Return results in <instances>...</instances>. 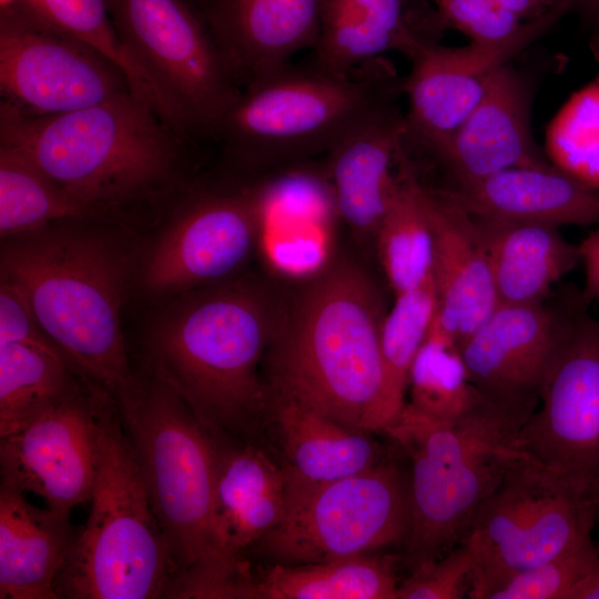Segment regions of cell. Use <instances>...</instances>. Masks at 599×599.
Segmentation results:
<instances>
[{
    "mask_svg": "<svg viewBox=\"0 0 599 599\" xmlns=\"http://www.w3.org/2000/svg\"><path fill=\"white\" fill-rule=\"evenodd\" d=\"M282 318L248 278L180 293L146 331V373L175 390L209 430L246 438L268 413L260 367Z\"/></svg>",
    "mask_w": 599,
    "mask_h": 599,
    "instance_id": "obj_1",
    "label": "cell"
},
{
    "mask_svg": "<svg viewBox=\"0 0 599 599\" xmlns=\"http://www.w3.org/2000/svg\"><path fill=\"white\" fill-rule=\"evenodd\" d=\"M383 298L348 261L302 293L266 355L268 397L286 399L373 433L389 425L384 403Z\"/></svg>",
    "mask_w": 599,
    "mask_h": 599,
    "instance_id": "obj_2",
    "label": "cell"
},
{
    "mask_svg": "<svg viewBox=\"0 0 599 599\" xmlns=\"http://www.w3.org/2000/svg\"><path fill=\"white\" fill-rule=\"evenodd\" d=\"M83 220L2 238L1 277L24 293L77 373L114 400L135 378L121 326L131 262L116 242Z\"/></svg>",
    "mask_w": 599,
    "mask_h": 599,
    "instance_id": "obj_3",
    "label": "cell"
},
{
    "mask_svg": "<svg viewBox=\"0 0 599 599\" xmlns=\"http://www.w3.org/2000/svg\"><path fill=\"white\" fill-rule=\"evenodd\" d=\"M184 140L132 90L55 115L0 106V143L30 158L92 219L172 187Z\"/></svg>",
    "mask_w": 599,
    "mask_h": 599,
    "instance_id": "obj_4",
    "label": "cell"
},
{
    "mask_svg": "<svg viewBox=\"0 0 599 599\" xmlns=\"http://www.w3.org/2000/svg\"><path fill=\"white\" fill-rule=\"evenodd\" d=\"M530 415L481 395L450 419L406 403L385 428L410 465V531L404 546L410 570L465 540L476 511L518 456L515 440Z\"/></svg>",
    "mask_w": 599,
    "mask_h": 599,
    "instance_id": "obj_5",
    "label": "cell"
},
{
    "mask_svg": "<svg viewBox=\"0 0 599 599\" xmlns=\"http://www.w3.org/2000/svg\"><path fill=\"white\" fill-rule=\"evenodd\" d=\"M403 93V78L383 57L346 74L287 64L253 79L215 140L243 169H263L325 153L359 121Z\"/></svg>",
    "mask_w": 599,
    "mask_h": 599,
    "instance_id": "obj_6",
    "label": "cell"
},
{
    "mask_svg": "<svg viewBox=\"0 0 599 599\" xmlns=\"http://www.w3.org/2000/svg\"><path fill=\"white\" fill-rule=\"evenodd\" d=\"M114 404L164 536L173 581L234 562L216 536L210 430L175 390L149 373L135 374Z\"/></svg>",
    "mask_w": 599,
    "mask_h": 599,
    "instance_id": "obj_7",
    "label": "cell"
},
{
    "mask_svg": "<svg viewBox=\"0 0 599 599\" xmlns=\"http://www.w3.org/2000/svg\"><path fill=\"white\" fill-rule=\"evenodd\" d=\"M90 501L59 573L58 598H166L174 576L167 547L113 399L103 413Z\"/></svg>",
    "mask_w": 599,
    "mask_h": 599,
    "instance_id": "obj_8",
    "label": "cell"
},
{
    "mask_svg": "<svg viewBox=\"0 0 599 599\" xmlns=\"http://www.w3.org/2000/svg\"><path fill=\"white\" fill-rule=\"evenodd\" d=\"M123 47L148 77L166 120L185 139H214L242 83L186 0H106Z\"/></svg>",
    "mask_w": 599,
    "mask_h": 599,
    "instance_id": "obj_9",
    "label": "cell"
},
{
    "mask_svg": "<svg viewBox=\"0 0 599 599\" xmlns=\"http://www.w3.org/2000/svg\"><path fill=\"white\" fill-rule=\"evenodd\" d=\"M597 505L522 453L476 511L468 597L489 599L506 581L591 539Z\"/></svg>",
    "mask_w": 599,
    "mask_h": 599,
    "instance_id": "obj_10",
    "label": "cell"
},
{
    "mask_svg": "<svg viewBox=\"0 0 599 599\" xmlns=\"http://www.w3.org/2000/svg\"><path fill=\"white\" fill-rule=\"evenodd\" d=\"M409 531L408 473L387 457L331 483H286L284 519L251 549L275 564L319 562L405 546Z\"/></svg>",
    "mask_w": 599,
    "mask_h": 599,
    "instance_id": "obj_11",
    "label": "cell"
},
{
    "mask_svg": "<svg viewBox=\"0 0 599 599\" xmlns=\"http://www.w3.org/2000/svg\"><path fill=\"white\" fill-rule=\"evenodd\" d=\"M0 89L2 101L33 115L69 113L133 91L114 62L24 6L0 11Z\"/></svg>",
    "mask_w": 599,
    "mask_h": 599,
    "instance_id": "obj_12",
    "label": "cell"
},
{
    "mask_svg": "<svg viewBox=\"0 0 599 599\" xmlns=\"http://www.w3.org/2000/svg\"><path fill=\"white\" fill-rule=\"evenodd\" d=\"M587 304L582 292L550 304H498L459 345L473 386L494 403L532 414Z\"/></svg>",
    "mask_w": 599,
    "mask_h": 599,
    "instance_id": "obj_13",
    "label": "cell"
},
{
    "mask_svg": "<svg viewBox=\"0 0 599 599\" xmlns=\"http://www.w3.org/2000/svg\"><path fill=\"white\" fill-rule=\"evenodd\" d=\"M262 203L261 186L186 197L146 255L140 278L144 291L177 295L227 280L257 244Z\"/></svg>",
    "mask_w": 599,
    "mask_h": 599,
    "instance_id": "obj_14",
    "label": "cell"
},
{
    "mask_svg": "<svg viewBox=\"0 0 599 599\" xmlns=\"http://www.w3.org/2000/svg\"><path fill=\"white\" fill-rule=\"evenodd\" d=\"M111 399L82 382L26 426L0 438L1 480L70 516L75 506L91 499L102 418Z\"/></svg>",
    "mask_w": 599,
    "mask_h": 599,
    "instance_id": "obj_15",
    "label": "cell"
},
{
    "mask_svg": "<svg viewBox=\"0 0 599 599\" xmlns=\"http://www.w3.org/2000/svg\"><path fill=\"white\" fill-rule=\"evenodd\" d=\"M539 404L518 432L516 450L567 479L598 507L599 321L587 309Z\"/></svg>",
    "mask_w": 599,
    "mask_h": 599,
    "instance_id": "obj_16",
    "label": "cell"
},
{
    "mask_svg": "<svg viewBox=\"0 0 599 599\" xmlns=\"http://www.w3.org/2000/svg\"><path fill=\"white\" fill-rule=\"evenodd\" d=\"M569 11L570 1L560 0L497 42L470 41L455 48L422 41L409 58V74L403 78L408 100L406 140L428 151L445 141L478 103L494 72L519 57Z\"/></svg>",
    "mask_w": 599,
    "mask_h": 599,
    "instance_id": "obj_17",
    "label": "cell"
},
{
    "mask_svg": "<svg viewBox=\"0 0 599 599\" xmlns=\"http://www.w3.org/2000/svg\"><path fill=\"white\" fill-rule=\"evenodd\" d=\"M536 88V75L514 60L494 72L470 113L445 141L429 150L451 183L509 167L552 165L531 132Z\"/></svg>",
    "mask_w": 599,
    "mask_h": 599,
    "instance_id": "obj_18",
    "label": "cell"
},
{
    "mask_svg": "<svg viewBox=\"0 0 599 599\" xmlns=\"http://www.w3.org/2000/svg\"><path fill=\"white\" fill-rule=\"evenodd\" d=\"M242 87L314 48L322 0H192Z\"/></svg>",
    "mask_w": 599,
    "mask_h": 599,
    "instance_id": "obj_19",
    "label": "cell"
},
{
    "mask_svg": "<svg viewBox=\"0 0 599 599\" xmlns=\"http://www.w3.org/2000/svg\"><path fill=\"white\" fill-rule=\"evenodd\" d=\"M406 136V114L394 99L366 115L326 154L335 210L361 237L376 236Z\"/></svg>",
    "mask_w": 599,
    "mask_h": 599,
    "instance_id": "obj_20",
    "label": "cell"
},
{
    "mask_svg": "<svg viewBox=\"0 0 599 599\" xmlns=\"http://www.w3.org/2000/svg\"><path fill=\"white\" fill-rule=\"evenodd\" d=\"M434 236V323L460 345L499 302L488 257L473 216L423 184Z\"/></svg>",
    "mask_w": 599,
    "mask_h": 599,
    "instance_id": "obj_21",
    "label": "cell"
},
{
    "mask_svg": "<svg viewBox=\"0 0 599 599\" xmlns=\"http://www.w3.org/2000/svg\"><path fill=\"white\" fill-rule=\"evenodd\" d=\"M474 216L549 225H599V189L554 165L516 166L435 189Z\"/></svg>",
    "mask_w": 599,
    "mask_h": 599,
    "instance_id": "obj_22",
    "label": "cell"
},
{
    "mask_svg": "<svg viewBox=\"0 0 599 599\" xmlns=\"http://www.w3.org/2000/svg\"><path fill=\"white\" fill-rule=\"evenodd\" d=\"M214 511L220 548L230 559L251 549L284 519L286 476L260 447L211 432Z\"/></svg>",
    "mask_w": 599,
    "mask_h": 599,
    "instance_id": "obj_23",
    "label": "cell"
},
{
    "mask_svg": "<svg viewBox=\"0 0 599 599\" xmlns=\"http://www.w3.org/2000/svg\"><path fill=\"white\" fill-rule=\"evenodd\" d=\"M79 532L70 516L30 504L0 485V598L57 599L55 583Z\"/></svg>",
    "mask_w": 599,
    "mask_h": 599,
    "instance_id": "obj_24",
    "label": "cell"
},
{
    "mask_svg": "<svg viewBox=\"0 0 599 599\" xmlns=\"http://www.w3.org/2000/svg\"><path fill=\"white\" fill-rule=\"evenodd\" d=\"M286 483L315 486L365 471L388 456L373 432L342 424L297 403L271 398Z\"/></svg>",
    "mask_w": 599,
    "mask_h": 599,
    "instance_id": "obj_25",
    "label": "cell"
},
{
    "mask_svg": "<svg viewBox=\"0 0 599 599\" xmlns=\"http://www.w3.org/2000/svg\"><path fill=\"white\" fill-rule=\"evenodd\" d=\"M471 216L499 304L546 301L552 286L580 263L578 245L558 227Z\"/></svg>",
    "mask_w": 599,
    "mask_h": 599,
    "instance_id": "obj_26",
    "label": "cell"
},
{
    "mask_svg": "<svg viewBox=\"0 0 599 599\" xmlns=\"http://www.w3.org/2000/svg\"><path fill=\"white\" fill-rule=\"evenodd\" d=\"M375 238L394 295L416 288L433 276V230L423 200V183L406 145L398 153L389 201Z\"/></svg>",
    "mask_w": 599,
    "mask_h": 599,
    "instance_id": "obj_27",
    "label": "cell"
},
{
    "mask_svg": "<svg viewBox=\"0 0 599 599\" xmlns=\"http://www.w3.org/2000/svg\"><path fill=\"white\" fill-rule=\"evenodd\" d=\"M394 560L364 554L319 562L275 564L256 581V599H397Z\"/></svg>",
    "mask_w": 599,
    "mask_h": 599,
    "instance_id": "obj_28",
    "label": "cell"
},
{
    "mask_svg": "<svg viewBox=\"0 0 599 599\" xmlns=\"http://www.w3.org/2000/svg\"><path fill=\"white\" fill-rule=\"evenodd\" d=\"M82 382L59 349L0 343V438L26 426Z\"/></svg>",
    "mask_w": 599,
    "mask_h": 599,
    "instance_id": "obj_29",
    "label": "cell"
},
{
    "mask_svg": "<svg viewBox=\"0 0 599 599\" xmlns=\"http://www.w3.org/2000/svg\"><path fill=\"white\" fill-rule=\"evenodd\" d=\"M75 219L92 217L30 158L0 143L1 238Z\"/></svg>",
    "mask_w": 599,
    "mask_h": 599,
    "instance_id": "obj_30",
    "label": "cell"
},
{
    "mask_svg": "<svg viewBox=\"0 0 599 599\" xmlns=\"http://www.w3.org/2000/svg\"><path fill=\"white\" fill-rule=\"evenodd\" d=\"M436 311L437 295L432 276L420 286L395 295L393 306L385 314L380 329V356L389 425L406 404L410 369Z\"/></svg>",
    "mask_w": 599,
    "mask_h": 599,
    "instance_id": "obj_31",
    "label": "cell"
},
{
    "mask_svg": "<svg viewBox=\"0 0 599 599\" xmlns=\"http://www.w3.org/2000/svg\"><path fill=\"white\" fill-rule=\"evenodd\" d=\"M406 402L429 416L450 419L481 394L468 378L459 344L434 323L410 369Z\"/></svg>",
    "mask_w": 599,
    "mask_h": 599,
    "instance_id": "obj_32",
    "label": "cell"
},
{
    "mask_svg": "<svg viewBox=\"0 0 599 599\" xmlns=\"http://www.w3.org/2000/svg\"><path fill=\"white\" fill-rule=\"evenodd\" d=\"M546 142L554 166L599 189V73L560 109Z\"/></svg>",
    "mask_w": 599,
    "mask_h": 599,
    "instance_id": "obj_33",
    "label": "cell"
},
{
    "mask_svg": "<svg viewBox=\"0 0 599 599\" xmlns=\"http://www.w3.org/2000/svg\"><path fill=\"white\" fill-rule=\"evenodd\" d=\"M20 6L31 9L114 62L134 90L146 89L148 78L118 37L106 0H22Z\"/></svg>",
    "mask_w": 599,
    "mask_h": 599,
    "instance_id": "obj_34",
    "label": "cell"
},
{
    "mask_svg": "<svg viewBox=\"0 0 599 599\" xmlns=\"http://www.w3.org/2000/svg\"><path fill=\"white\" fill-rule=\"evenodd\" d=\"M599 576V551L592 539L519 572L489 599H581Z\"/></svg>",
    "mask_w": 599,
    "mask_h": 599,
    "instance_id": "obj_35",
    "label": "cell"
},
{
    "mask_svg": "<svg viewBox=\"0 0 599 599\" xmlns=\"http://www.w3.org/2000/svg\"><path fill=\"white\" fill-rule=\"evenodd\" d=\"M474 564L471 547L463 541L441 557L425 564L399 582L397 599H459L469 589Z\"/></svg>",
    "mask_w": 599,
    "mask_h": 599,
    "instance_id": "obj_36",
    "label": "cell"
},
{
    "mask_svg": "<svg viewBox=\"0 0 599 599\" xmlns=\"http://www.w3.org/2000/svg\"><path fill=\"white\" fill-rule=\"evenodd\" d=\"M439 20L459 30L471 41L490 43L504 40L522 26V20L495 0H437Z\"/></svg>",
    "mask_w": 599,
    "mask_h": 599,
    "instance_id": "obj_37",
    "label": "cell"
},
{
    "mask_svg": "<svg viewBox=\"0 0 599 599\" xmlns=\"http://www.w3.org/2000/svg\"><path fill=\"white\" fill-rule=\"evenodd\" d=\"M9 342L59 349L43 331L24 293L1 277L0 343Z\"/></svg>",
    "mask_w": 599,
    "mask_h": 599,
    "instance_id": "obj_38",
    "label": "cell"
},
{
    "mask_svg": "<svg viewBox=\"0 0 599 599\" xmlns=\"http://www.w3.org/2000/svg\"><path fill=\"white\" fill-rule=\"evenodd\" d=\"M580 263L585 270L582 295L589 303L599 300V225L578 245Z\"/></svg>",
    "mask_w": 599,
    "mask_h": 599,
    "instance_id": "obj_39",
    "label": "cell"
},
{
    "mask_svg": "<svg viewBox=\"0 0 599 599\" xmlns=\"http://www.w3.org/2000/svg\"><path fill=\"white\" fill-rule=\"evenodd\" d=\"M501 8L516 14L519 19H532L541 14L544 8L539 0H495Z\"/></svg>",
    "mask_w": 599,
    "mask_h": 599,
    "instance_id": "obj_40",
    "label": "cell"
},
{
    "mask_svg": "<svg viewBox=\"0 0 599 599\" xmlns=\"http://www.w3.org/2000/svg\"><path fill=\"white\" fill-rule=\"evenodd\" d=\"M570 7L586 17L593 27L599 26V0H570Z\"/></svg>",
    "mask_w": 599,
    "mask_h": 599,
    "instance_id": "obj_41",
    "label": "cell"
},
{
    "mask_svg": "<svg viewBox=\"0 0 599 599\" xmlns=\"http://www.w3.org/2000/svg\"><path fill=\"white\" fill-rule=\"evenodd\" d=\"M589 47L593 58L599 62V26L593 29Z\"/></svg>",
    "mask_w": 599,
    "mask_h": 599,
    "instance_id": "obj_42",
    "label": "cell"
},
{
    "mask_svg": "<svg viewBox=\"0 0 599 599\" xmlns=\"http://www.w3.org/2000/svg\"><path fill=\"white\" fill-rule=\"evenodd\" d=\"M22 0H0V11H7L20 6Z\"/></svg>",
    "mask_w": 599,
    "mask_h": 599,
    "instance_id": "obj_43",
    "label": "cell"
},
{
    "mask_svg": "<svg viewBox=\"0 0 599 599\" xmlns=\"http://www.w3.org/2000/svg\"><path fill=\"white\" fill-rule=\"evenodd\" d=\"M544 8H549L559 2L560 0H539Z\"/></svg>",
    "mask_w": 599,
    "mask_h": 599,
    "instance_id": "obj_44",
    "label": "cell"
},
{
    "mask_svg": "<svg viewBox=\"0 0 599 599\" xmlns=\"http://www.w3.org/2000/svg\"><path fill=\"white\" fill-rule=\"evenodd\" d=\"M598 510H599V500H598ZM597 548H598V551H599V546Z\"/></svg>",
    "mask_w": 599,
    "mask_h": 599,
    "instance_id": "obj_45",
    "label": "cell"
},
{
    "mask_svg": "<svg viewBox=\"0 0 599 599\" xmlns=\"http://www.w3.org/2000/svg\"><path fill=\"white\" fill-rule=\"evenodd\" d=\"M187 2L192 1V0H186Z\"/></svg>",
    "mask_w": 599,
    "mask_h": 599,
    "instance_id": "obj_46",
    "label": "cell"
},
{
    "mask_svg": "<svg viewBox=\"0 0 599 599\" xmlns=\"http://www.w3.org/2000/svg\"><path fill=\"white\" fill-rule=\"evenodd\" d=\"M434 1H437V0H434Z\"/></svg>",
    "mask_w": 599,
    "mask_h": 599,
    "instance_id": "obj_47",
    "label": "cell"
}]
</instances>
